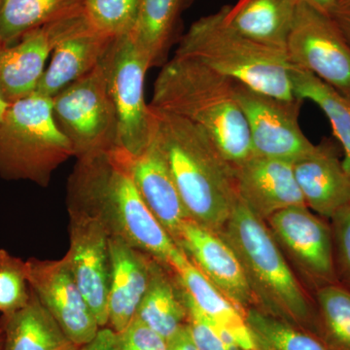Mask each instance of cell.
I'll return each mask as SVG.
<instances>
[{
    "label": "cell",
    "instance_id": "obj_28",
    "mask_svg": "<svg viewBox=\"0 0 350 350\" xmlns=\"http://www.w3.org/2000/svg\"><path fill=\"white\" fill-rule=\"evenodd\" d=\"M254 350H331L317 334L251 308L245 312Z\"/></svg>",
    "mask_w": 350,
    "mask_h": 350
},
{
    "label": "cell",
    "instance_id": "obj_14",
    "mask_svg": "<svg viewBox=\"0 0 350 350\" xmlns=\"http://www.w3.org/2000/svg\"><path fill=\"white\" fill-rule=\"evenodd\" d=\"M27 282L44 308L75 344L82 347L96 337L100 327L78 287L68 260L29 258Z\"/></svg>",
    "mask_w": 350,
    "mask_h": 350
},
{
    "label": "cell",
    "instance_id": "obj_36",
    "mask_svg": "<svg viewBox=\"0 0 350 350\" xmlns=\"http://www.w3.org/2000/svg\"><path fill=\"white\" fill-rule=\"evenodd\" d=\"M332 18L350 46V3L338 4Z\"/></svg>",
    "mask_w": 350,
    "mask_h": 350
},
{
    "label": "cell",
    "instance_id": "obj_18",
    "mask_svg": "<svg viewBox=\"0 0 350 350\" xmlns=\"http://www.w3.org/2000/svg\"><path fill=\"white\" fill-rule=\"evenodd\" d=\"M293 170L306 206L317 215L330 220L350 204V176L330 145H315Z\"/></svg>",
    "mask_w": 350,
    "mask_h": 350
},
{
    "label": "cell",
    "instance_id": "obj_34",
    "mask_svg": "<svg viewBox=\"0 0 350 350\" xmlns=\"http://www.w3.org/2000/svg\"><path fill=\"white\" fill-rule=\"evenodd\" d=\"M118 338L122 350H170L167 340L137 319Z\"/></svg>",
    "mask_w": 350,
    "mask_h": 350
},
{
    "label": "cell",
    "instance_id": "obj_23",
    "mask_svg": "<svg viewBox=\"0 0 350 350\" xmlns=\"http://www.w3.org/2000/svg\"><path fill=\"white\" fill-rule=\"evenodd\" d=\"M4 350H79L31 291L29 303L2 315Z\"/></svg>",
    "mask_w": 350,
    "mask_h": 350
},
{
    "label": "cell",
    "instance_id": "obj_11",
    "mask_svg": "<svg viewBox=\"0 0 350 350\" xmlns=\"http://www.w3.org/2000/svg\"><path fill=\"white\" fill-rule=\"evenodd\" d=\"M234 92L247 122L253 156L293 163L315 148L299 125L301 100H280L238 82Z\"/></svg>",
    "mask_w": 350,
    "mask_h": 350
},
{
    "label": "cell",
    "instance_id": "obj_20",
    "mask_svg": "<svg viewBox=\"0 0 350 350\" xmlns=\"http://www.w3.org/2000/svg\"><path fill=\"white\" fill-rule=\"evenodd\" d=\"M114 39L94 31L90 25L71 34L55 48L49 66L44 71L34 93L52 98L84 77L100 66Z\"/></svg>",
    "mask_w": 350,
    "mask_h": 350
},
{
    "label": "cell",
    "instance_id": "obj_32",
    "mask_svg": "<svg viewBox=\"0 0 350 350\" xmlns=\"http://www.w3.org/2000/svg\"><path fill=\"white\" fill-rule=\"evenodd\" d=\"M182 290L187 306L189 331L199 350H243L227 331L207 319Z\"/></svg>",
    "mask_w": 350,
    "mask_h": 350
},
{
    "label": "cell",
    "instance_id": "obj_16",
    "mask_svg": "<svg viewBox=\"0 0 350 350\" xmlns=\"http://www.w3.org/2000/svg\"><path fill=\"white\" fill-rule=\"evenodd\" d=\"M234 169L239 199L262 220L288 207L306 206L293 163L252 156Z\"/></svg>",
    "mask_w": 350,
    "mask_h": 350
},
{
    "label": "cell",
    "instance_id": "obj_10",
    "mask_svg": "<svg viewBox=\"0 0 350 350\" xmlns=\"http://www.w3.org/2000/svg\"><path fill=\"white\" fill-rule=\"evenodd\" d=\"M288 61L350 96V46L331 16L299 2L286 44Z\"/></svg>",
    "mask_w": 350,
    "mask_h": 350
},
{
    "label": "cell",
    "instance_id": "obj_26",
    "mask_svg": "<svg viewBox=\"0 0 350 350\" xmlns=\"http://www.w3.org/2000/svg\"><path fill=\"white\" fill-rule=\"evenodd\" d=\"M85 0H3L0 43L17 42L27 32L84 11Z\"/></svg>",
    "mask_w": 350,
    "mask_h": 350
},
{
    "label": "cell",
    "instance_id": "obj_29",
    "mask_svg": "<svg viewBox=\"0 0 350 350\" xmlns=\"http://www.w3.org/2000/svg\"><path fill=\"white\" fill-rule=\"evenodd\" d=\"M319 335L331 350H350V290L340 283L313 293Z\"/></svg>",
    "mask_w": 350,
    "mask_h": 350
},
{
    "label": "cell",
    "instance_id": "obj_4",
    "mask_svg": "<svg viewBox=\"0 0 350 350\" xmlns=\"http://www.w3.org/2000/svg\"><path fill=\"white\" fill-rule=\"evenodd\" d=\"M217 234L238 257L257 308L319 335L313 297L290 266L266 221L239 199Z\"/></svg>",
    "mask_w": 350,
    "mask_h": 350
},
{
    "label": "cell",
    "instance_id": "obj_3",
    "mask_svg": "<svg viewBox=\"0 0 350 350\" xmlns=\"http://www.w3.org/2000/svg\"><path fill=\"white\" fill-rule=\"evenodd\" d=\"M234 84L194 59L174 55L158 75L149 105L199 126L234 167L253 156Z\"/></svg>",
    "mask_w": 350,
    "mask_h": 350
},
{
    "label": "cell",
    "instance_id": "obj_31",
    "mask_svg": "<svg viewBox=\"0 0 350 350\" xmlns=\"http://www.w3.org/2000/svg\"><path fill=\"white\" fill-rule=\"evenodd\" d=\"M31 296L25 261L0 250V312L5 315L20 310Z\"/></svg>",
    "mask_w": 350,
    "mask_h": 350
},
{
    "label": "cell",
    "instance_id": "obj_2",
    "mask_svg": "<svg viewBox=\"0 0 350 350\" xmlns=\"http://www.w3.org/2000/svg\"><path fill=\"white\" fill-rule=\"evenodd\" d=\"M150 108L154 139L190 219L220 232L239 200L234 167L199 126L172 113Z\"/></svg>",
    "mask_w": 350,
    "mask_h": 350
},
{
    "label": "cell",
    "instance_id": "obj_37",
    "mask_svg": "<svg viewBox=\"0 0 350 350\" xmlns=\"http://www.w3.org/2000/svg\"><path fill=\"white\" fill-rule=\"evenodd\" d=\"M170 350H199L191 337L188 324L169 342Z\"/></svg>",
    "mask_w": 350,
    "mask_h": 350
},
{
    "label": "cell",
    "instance_id": "obj_6",
    "mask_svg": "<svg viewBox=\"0 0 350 350\" xmlns=\"http://www.w3.org/2000/svg\"><path fill=\"white\" fill-rule=\"evenodd\" d=\"M75 151L53 116L52 98L38 93L9 103L0 121V177L49 185Z\"/></svg>",
    "mask_w": 350,
    "mask_h": 350
},
{
    "label": "cell",
    "instance_id": "obj_42",
    "mask_svg": "<svg viewBox=\"0 0 350 350\" xmlns=\"http://www.w3.org/2000/svg\"><path fill=\"white\" fill-rule=\"evenodd\" d=\"M2 2H3V0H0V8H1Z\"/></svg>",
    "mask_w": 350,
    "mask_h": 350
},
{
    "label": "cell",
    "instance_id": "obj_1",
    "mask_svg": "<svg viewBox=\"0 0 350 350\" xmlns=\"http://www.w3.org/2000/svg\"><path fill=\"white\" fill-rule=\"evenodd\" d=\"M133 157L121 147L77 160L68 182V204L98 215L118 237L169 269L180 248L142 199L131 172Z\"/></svg>",
    "mask_w": 350,
    "mask_h": 350
},
{
    "label": "cell",
    "instance_id": "obj_27",
    "mask_svg": "<svg viewBox=\"0 0 350 350\" xmlns=\"http://www.w3.org/2000/svg\"><path fill=\"white\" fill-rule=\"evenodd\" d=\"M294 96L314 103L330 122L334 135L344 149V169L350 176V100L317 76L293 66L291 71Z\"/></svg>",
    "mask_w": 350,
    "mask_h": 350
},
{
    "label": "cell",
    "instance_id": "obj_15",
    "mask_svg": "<svg viewBox=\"0 0 350 350\" xmlns=\"http://www.w3.org/2000/svg\"><path fill=\"white\" fill-rule=\"evenodd\" d=\"M176 244L244 315L250 308H257L238 257L217 232L188 218L181 225Z\"/></svg>",
    "mask_w": 350,
    "mask_h": 350
},
{
    "label": "cell",
    "instance_id": "obj_30",
    "mask_svg": "<svg viewBox=\"0 0 350 350\" xmlns=\"http://www.w3.org/2000/svg\"><path fill=\"white\" fill-rule=\"evenodd\" d=\"M139 0H85L84 15L94 31L117 38L130 33Z\"/></svg>",
    "mask_w": 350,
    "mask_h": 350
},
{
    "label": "cell",
    "instance_id": "obj_22",
    "mask_svg": "<svg viewBox=\"0 0 350 350\" xmlns=\"http://www.w3.org/2000/svg\"><path fill=\"white\" fill-rule=\"evenodd\" d=\"M299 2L238 0L234 5L223 7L226 22L234 31L255 42L285 51Z\"/></svg>",
    "mask_w": 350,
    "mask_h": 350
},
{
    "label": "cell",
    "instance_id": "obj_12",
    "mask_svg": "<svg viewBox=\"0 0 350 350\" xmlns=\"http://www.w3.org/2000/svg\"><path fill=\"white\" fill-rule=\"evenodd\" d=\"M69 268L100 328L108 325L110 278L109 232L101 219L82 207L68 204Z\"/></svg>",
    "mask_w": 350,
    "mask_h": 350
},
{
    "label": "cell",
    "instance_id": "obj_19",
    "mask_svg": "<svg viewBox=\"0 0 350 350\" xmlns=\"http://www.w3.org/2000/svg\"><path fill=\"white\" fill-rule=\"evenodd\" d=\"M131 172L142 199L176 243L181 225L190 216L154 135L148 146L133 157Z\"/></svg>",
    "mask_w": 350,
    "mask_h": 350
},
{
    "label": "cell",
    "instance_id": "obj_9",
    "mask_svg": "<svg viewBox=\"0 0 350 350\" xmlns=\"http://www.w3.org/2000/svg\"><path fill=\"white\" fill-rule=\"evenodd\" d=\"M266 223L310 293L338 283L330 221L301 206L278 211Z\"/></svg>",
    "mask_w": 350,
    "mask_h": 350
},
{
    "label": "cell",
    "instance_id": "obj_5",
    "mask_svg": "<svg viewBox=\"0 0 350 350\" xmlns=\"http://www.w3.org/2000/svg\"><path fill=\"white\" fill-rule=\"evenodd\" d=\"M175 56L194 59L218 75L259 93L294 100L286 52L246 38L225 20L224 7L196 21L181 38Z\"/></svg>",
    "mask_w": 350,
    "mask_h": 350
},
{
    "label": "cell",
    "instance_id": "obj_35",
    "mask_svg": "<svg viewBox=\"0 0 350 350\" xmlns=\"http://www.w3.org/2000/svg\"><path fill=\"white\" fill-rule=\"evenodd\" d=\"M79 350H122L120 347L118 334L109 327H103L96 334V337L82 345Z\"/></svg>",
    "mask_w": 350,
    "mask_h": 350
},
{
    "label": "cell",
    "instance_id": "obj_24",
    "mask_svg": "<svg viewBox=\"0 0 350 350\" xmlns=\"http://www.w3.org/2000/svg\"><path fill=\"white\" fill-rule=\"evenodd\" d=\"M135 319L169 342L188 324L183 290L172 271L154 262L150 284Z\"/></svg>",
    "mask_w": 350,
    "mask_h": 350
},
{
    "label": "cell",
    "instance_id": "obj_13",
    "mask_svg": "<svg viewBox=\"0 0 350 350\" xmlns=\"http://www.w3.org/2000/svg\"><path fill=\"white\" fill-rule=\"evenodd\" d=\"M89 25L83 11L27 32L10 45L0 43V94L6 103L33 94L55 48Z\"/></svg>",
    "mask_w": 350,
    "mask_h": 350
},
{
    "label": "cell",
    "instance_id": "obj_21",
    "mask_svg": "<svg viewBox=\"0 0 350 350\" xmlns=\"http://www.w3.org/2000/svg\"><path fill=\"white\" fill-rule=\"evenodd\" d=\"M177 282L204 315L234 338L243 350H254L245 315L193 264L183 251L170 262Z\"/></svg>",
    "mask_w": 350,
    "mask_h": 350
},
{
    "label": "cell",
    "instance_id": "obj_33",
    "mask_svg": "<svg viewBox=\"0 0 350 350\" xmlns=\"http://www.w3.org/2000/svg\"><path fill=\"white\" fill-rule=\"evenodd\" d=\"M329 221L333 232L338 282L350 290V204L334 214Z\"/></svg>",
    "mask_w": 350,
    "mask_h": 350
},
{
    "label": "cell",
    "instance_id": "obj_41",
    "mask_svg": "<svg viewBox=\"0 0 350 350\" xmlns=\"http://www.w3.org/2000/svg\"><path fill=\"white\" fill-rule=\"evenodd\" d=\"M350 3V0H338V4H347Z\"/></svg>",
    "mask_w": 350,
    "mask_h": 350
},
{
    "label": "cell",
    "instance_id": "obj_43",
    "mask_svg": "<svg viewBox=\"0 0 350 350\" xmlns=\"http://www.w3.org/2000/svg\"><path fill=\"white\" fill-rule=\"evenodd\" d=\"M349 98V100H350V96H349V98Z\"/></svg>",
    "mask_w": 350,
    "mask_h": 350
},
{
    "label": "cell",
    "instance_id": "obj_8",
    "mask_svg": "<svg viewBox=\"0 0 350 350\" xmlns=\"http://www.w3.org/2000/svg\"><path fill=\"white\" fill-rule=\"evenodd\" d=\"M101 66L118 119L119 146L137 156L154 135L153 114L144 98V77L150 68L129 34L114 39Z\"/></svg>",
    "mask_w": 350,
    "mask_h": 350
},
{
    "label": "cell",
    "instance_id": "obj_25",
    "mask_svg": "<svg viewBox=\"0 0 350 350\" xmlns=\"http://www.w3.org/2000/svg\"><path fill=\"white\" fill-rule=\"evenodd\" d=\"M189 0H139L129 36L149 68L165 62Z\"/></svg>",
    "mask_w": 350,
    "mask_h": 350
},
{
    "label": "cell",
    "instance_id": "obj_39",
    "mask_svg": "<svg viewBox=\"0 0 350 350\" xmlns=\"http://www.w3.org/2000/svg\"><path fill=\"white\" fill-rule=\"evenodd\" d=\"M9 103H6L5 100L2 98L1 94H0V121L3 118L4 114H5L7 107H8Z\"/></svg>",
    "mask_w": 350,
    "mask_h": 350
},
{
    "label": "cell",
    "instance_id": "obj_38",
    "mask_svg": "<svg viewBox=\"0 0 350 350\" xmlns=\"http://www.w3.org/2000/svg\"><path fill=\"white\" fill-rule=\"evenodd\" d=\"M299 1L308 4L331 17L338 8V0H299Z\"/></svg>",
    "mask_w": 350,
    "mask_h": 350
},
{
    "label": "cell",
    "instance_id": "obj_7",
    "mask_svg": "<svg viewBox=\"0 0 350 350\" xmlns=\"http://www.w3.org/2000/svg\"><path fill=\"white\" fill-rule=\"evenodd\" d=\"M52 110L77 160L120 147L118 119L101 63L53 96Z\"/></svg>",
    "mask_w": 350,
    "mask_h": 350
},
{
    "label": "cell",
    "instance_id": "obj_17",
    "mask_svg": "<svg viewBox=\"0 0 350 350\" xmlns=\"http://www.w3.org/2000/svg\"><path fill=\"white\" fill-rule=\"evenodd\" d=\"M109 254L107 327L119 334L137 317L155 259L115 236H109Z\"/></svg>",
    "mask_w": 350,
    "mask_h": 350
},
{
    "label": "cell",
    "instance_id": "obj_40",
    "mask_svg": "<svg viewBox=\"0 0 350 350\" xmlns=\"http://www.w3.org/2000/svg\"><path fill=\"white\" fill-rule=\"evenodd\" d=\"M0 350H4V335L1 325H0Z\"/></svg>",
    "mask_w": 350,
    "mask_h": 350
}]
</instances>
